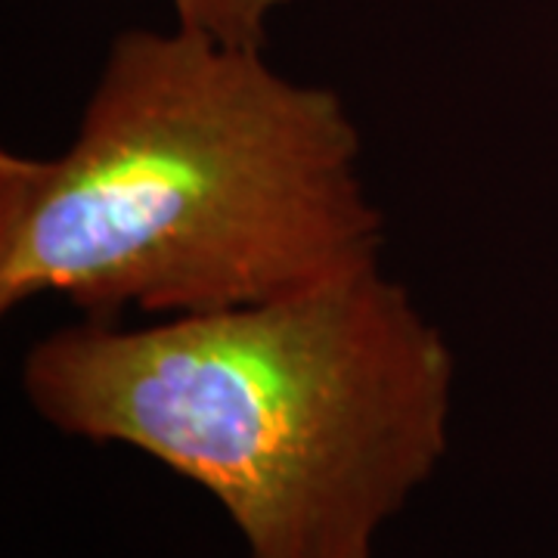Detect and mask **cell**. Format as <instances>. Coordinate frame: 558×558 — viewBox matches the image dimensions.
Masks as SVG:
<instances>
[{
    "instance_id": "cell-3",
    "label": "cell",
    "mask_w": 558,
    "mask_h": 558,
    "mask_svg": "<svg viewBox=\"0 0 558 558\" xmlns=\"http://www.w3.org/2000/svg\"><path fill=\"white\" fill-rule=\"evenodd\" d=\"M174 22L233 47L267 50L270 22L286 0H168Z\"/></svg>"
},
{
    "instance_id": "cell-2",
    "label": "cell",
    "mask_w": 558,
    "mask_h": 558,
    "mask_svg": "<svg viewBox=\"0 0 558 558\" xmlns=\"http://www.w3.org/2000/svg\"><path fill=\"white\" fill-rule=\"evenodd\" d=\"M457 357L381 260L292 295L38 339L22 391L69 438L199 484L248 558H373L450 447Z\"/></svg>"
},
{
    "instance_id": "cell-1",
    "label": "cell",
    "mask_w": 558,
    "mask_h": 558,
    "mask_svg": "<svg viewBox=\"0 0 558 558\" xmlns=\"http://www.w3.org/2000/svg\"><path fill=\"white\" fill-rule=\"evenodd\" d=\"M336 90L196 28L119 32L53 156L0 153V314H215L381 260Z\"/></svg>"
}]
</instances>
